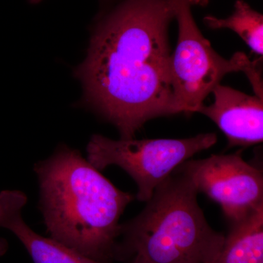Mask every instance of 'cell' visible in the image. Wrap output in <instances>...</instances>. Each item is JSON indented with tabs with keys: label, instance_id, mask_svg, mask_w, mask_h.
Listing matches in <instances>:
<instances>
[{
	"label": "cell",
	"instance_id": "cell-11",
	"mask_svg": "<svg viewBox=\"0 0 263 263\" xmlns=\"http://www.w3.org/2000/svg\"><path fill=\"white\" fill-rule=\"evenodd\" d=\"M191 5H200L204 6L209 3V0H188Z\"/></svg>",
	"mask_w": 263,
	"mask_h": 263
},
{
	"label": "cell",
	"instance_id": "cell-10",
	"mask_svg": "<svg viewBox=\"0 0 263 263\" xmlns=\"http://www.w3.org/2000/svg\"><path fill=\"white\" fill-rule=\"evenodd\" d=\"M203 22L211 29L234 31L254 53L262 56L263 15L252 9L243 0L235 2L234 12L228 18H218L207 15Z\"/></svg>",
	"mask_w": 263,
	"mask_h": 263
},
{
	"label": "cell",
	"instance_id": "cell-1",
	"mask_svg": "<svg viewBox=\"0 0 263 263\" xmlns=\"http://www.w3.org/2000/svg\"><path fill=\"white\" fill-rule=\"evenodd\" d=\"M170 0H124L99 23L75 75L83 103L131 139L148 121L179 114L171 81Z\"/></svg>",
	"mask_w": 263,
	"mask_h": 263
},
{
	"label": "cell",
	"instance_id": "cell-13",
	"mask_svg": "<svg viewBox=\"0 0 263 263\" xmlns=\"http://www.w3.org/2000/svg\"><path fill=\"white\" fill-rule=\"evenodd\" d=\"M2 249V245H1V241H0V251H1Z\"/></svg>",
	"mask_w": 263,
	"mask_h": 263
},
{
	"label": "cell",
	"instance_id": "cell-3",
	"mask_svg": "<svg viewBox=\"0 0 263 263\" xmlns=\"http://www.w3.org/2000/svg\"><path fill=\"white\" fill-rule=\"evenodd\" d=\"M189 178L175 171L136 217L122 224L119 261L215 263L226 235L208 222Z\"/></svg>",
	"mask_w": 263,
	"mask_h": 263
},
{
	"label": "cell",
	"instance_id": "cell-12",
	"mask_svg": "<svg viewBox=\"0 0 263 263\" xmlns=\"http://www.w3.org/2000/svg\"><path fill=\"white\" fill-rule=\"evenodd\" d=\"M29 1L32 4H37V3H41L43 0H29Z\"/></svg>",
	"mask_w": 263,
	"mask_h": 263
},
{
	"label": "cell",
	"instance_id": "cell-14",
	"mask_svg": "<svg viewBox=\"0 0 263 263\" xmlns=\"http://www.w3.org/2000/svg\"><path fill=\"white\" fill-rule=\"evenodd\" d=\"M131 263H137V262H134V261H133V260H132V262H131Z\"/></svg>",
	"mask_w": 263,
	"mask_h": 263
},
{
	"label": "cell",
	"instance_id": "cell-4",
	"mask_svg": "<svg viewBox=\"0 0 263 263\" xmlns=\"http://www.w3.org/2000/svg\"><path fill=\"white\" fill-rule=\"evenodd\" d=\"M179 26L177 45L171 54V73L175 103L179 113H195L208 95L233 72H245L254 93L263 90L260 70L243 52L230 60L216 53L195 23L188 0H170Z\"/></svg>",
	"mask_w": 263,
	"mask_h": 263
},
{
	"label": "cell",
	"instance_id": "cell-7",
	"mask_svg": "<svg viewBox=\"0 0 263 263\" xmlns=\"http://www.w3.org/2000/svg\"><path fill=\"white\" fill-rule=\"evenodd\" d=\"M214 101L197 113L215 123L228 139V147H249L263 141V99L220 84L213 89Z\"/></svg>",
	"mask_w": 263,
	"mask_h": 263
},
{
	"label": "cell",
	"instance_id": "cell-6",
	"mask_svg": "<svg viewBox=\"0 0 263 263\" xmlns=\"http://www.w3.org/2000/svg\"><path fill=\"white\" fill-rule=\"evenodd\" d=\"M242 152L190 159L175 170L189 178L198 193L217 202L231 224L263 208L262 171L245 161Z\"/></svg>",
	"mask_w": 263,
	"mask_h": 263
},
{
	"label": "cell",
	"instance_id": "cell-9",
	"mask_svg": "<svg viewBox=\"0 0 263 263\" xmlns=\"http://www.w3.org/2000/svg\"><path fill=\"white\" fill-rule=\"evenodd\" d=\"M215 263H263V208L231 224Z\"/></svg>",
	"mask_w": 263,
	"mask_h": 263
},
{
	"label": "cell",
	"instance_id": "cell-2",
	"mask_svg": "<svg viewBox=\"0 0 263 263\" xmlns=\"http://www.w3.org/2000/svg\"><path fill=\"white\" fill-rule=\"evenodd\" d=\"M34 171L50 237L93 260L119 261L121 216L134 195L118 189L67 146L34 164Z\"/></svg>",
	"mask_w": 263,
	"mask_h": 263
},
{
	"label": "cell",
	"instance_id": "cell-8",
	"mask_svg": "<svg viewBox=\"0 0 263 263\" xmlns=\"http://www.w3.org/2000/svg\"><path fill=\"white\" fill-rule=\"evenodd\" d=\"M27 202L19 190L0 192V228L15 235L34 263H104L88 258L49 237L34 232L24 220L22 209Z\"/></svg>",
	"mask_w": 263,
	"mask_h": 263
},
{
	"label": "cell",
	"instance_id": "cell-5",
	"mask_svg": "<svg viewBox=\"0 0 263 263\" xmlns=\"http://www.w3.org/2000/svg\"><path fill=\"white\" fill-rule=\"evenodd\" d=\"M217 140L215 133L183 139L113 140L94 135L86 147V159L100 171L113 165L125 171L136 183L137 200L146 202L175 170Z\"/></svg>",
	"mask_w": 263,
	"mask_h": 263
}]
</instances>
